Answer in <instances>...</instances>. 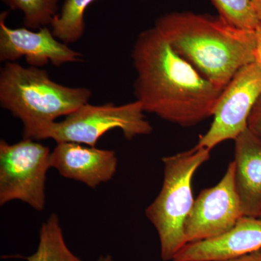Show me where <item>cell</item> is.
I'll return each instance as SVG.
<instances>
[{"mask_svg":"<svg viewBox=\"0 0 261 261\" xmlns=\"http://www.w3.org/2000/svg\"><path fill=\"white\" fill-rule=\"evenodd\" d=\"M132 58L135 94L145 112L183 127L213 116L223 89L180 56L154 25L139 34Z\"/></svg>","mask_w":261,"mask_h":261,"instance_id":"obj_1","label":"cell"},{"mask_svg":"<svg viewBox=\"0 0 261 261\" xmlns=\"http://www.w3.org/2000/svg\"><path fill=\"white\" fill-rule=\"evenodd\" d=\"M154 25L180 56L220 89L240 68L255 61V31L239 29L220 16L176 12L160 17Z\"/></svg>","mask_w":261,"mask_h":261,"instance_id":"obj_2","label":"cell"},{"mask_svg":"<svg viewBox=\"0 0 261 261\" xmlns=\"http://www.w3.org/2000/svg\"><path fill=\"white\" fill-rule=\"evenodd\" d=\"M92 96L86 87H70L51 80L46 70L8 62L0 72V106L18 118L23 128L67 116Z\"/></svg>","mask_w":261,"mask_h":261,"instance_id":"obj_3","label":"cell"},{"mask_svg":"<svg viewBox=\"0 0 261 261\" xmlns=\"http://www.w3.org/2000/svg\"><path fill=\"white\" fill-rule=\"evenodd\" d=\"M211 149L193 148L164 157V178L161 192L146 209L155 228L163 261H172L187 244L185 224L194 204L192 181L196 171L210 159Z\"/></svg>","mask_w":261,"mask_h":261,"instance_id":"obj_4","label":"cell"},{"mask_svg":"<svg viewBox=\"0 0 261 261\" xmlns=\"http://www.w3.org/2000/svg\"><path fill=\"white\" fill-rule=\"evenodd\" d=\"M143 108L138 101L115 106L106 103L92 106L87 103L65 116L62 121L23 128V138L50 140L56 143L72 142L95 147L102 136L111 130L121 129L128 140L137 136L149 135L152 126L146 119Z\"/></svg>","mask_w":261,"mask_h":261,"instance_id":"obj_5","label":"cell"},{"mask_svg":"<svg viewBox=\"0 0 261 261\" xmlns=\"http://www.w3.org/2000/svg\"><path fill=\"white\" fill-rule=\"evenodd\" d=\"M50 154L49 147L31 139L15 144L0 141V205L20 200L44 210Z\"/></svg>","mask_w":261,"mask_h":261,"instance_id":"obj_6","label":"cell"},{"mask_svg":"<svg viewBox=\"0 0 261 261\" xmlns=\"http://www.w3.org/2000/svg\"><path fill=\"white\" fill-rule=\"evenodd\" d=\"M260 96L261 67L255 61L240 68L223 89L214 121L196 146L211 150L224 141L234 140L247 129L249 116Z\"/></svg>","mask_w":261,"mask_h":261,"instance_id":"obj_7","label":"cell"},{"mask_svg":"<svg viewBox=\"0 0 261 261\" xmlns=\"http://www.w3.org/2000/svg\"><path fill=\"white\" fill-rule=\"evenodd\" d=\"M243 216L232 161L219 183L201 191L194 201L185 224L187 244L210 240L227 232Z\"/></svg>","mask_w":261,"mask_h":261,"instance_id":"obj_8","label":"cell"},{"mask_svg":"<svg viewBox=\"0 0 261 261\" xmlns=\"http://www.w3.org/2000/svg\"><path fill=\"white\" fill-rule=\"evenodd\" d=\"M8 12L0 15V61L15 62L20 58L30 66H55L80 62L82 55L55 37L51 29L42 27L37 32L25 28H10L5 23Z\"/></svg>","mask_w":261,"mask_h":261,"instance_id":"obj_9","label":"cell"},{"mask_svg":"<svg viewBox=\"0 0 261 261\" xmlns=\"http://www.w3.org/2000/svg\"><path fill=\"white\" fill-rule=\"evenodd\" d=\"M49 163L63 177L94 189L112 179L118 159L113 150L62 142L51 151Z\"/></svg>","mask_w":261,"mask_h":261,"instance_id":"obj_10","label":"cell"},{"mask_svg":"<svg viewBox=\"0 0 261 261\" xmlns=\"http://www.w3.org/2000/svg\"><path fill=\"white\" fill-rule=\"evenodd\" d=\"M261 249V219L243 216L231 229L210 240L187 243L172 261H223Z\"/></svg>","mask_w":261,"mask_h":261,"instance_id":"obj_11","label":"cell"},{"mask_svg":"<svg viewBox=\"0 0 261 261\" xmlns=\"http://www.w3.org/2000/svg\"><path fill=\"white\" fill-rule=\"evenodd\" d=\"M235 185L245 216L261 219V140L248 129L234 140Z\"/></svg>","mask_w":261,"mask_h":261,"instance_id":"obj_12","label":"cell"},{"mask_svg":"<svg viewBox=\"0 0 261 261\" xmlns=\"http://www.w3.org/2000/svg\"><path fill=\"white\" fill-rule=\"evenodd\" d=\"M24 258L27 261H83L67 245L59 219L55 214L43 223L36 252Z\"/></svg>","mask_w":261,"mask_h":261,"instance_id":"obj_13","label":"cell"},{"mask_svg":"<svg viewBox=\"0 0 261 261\" xmlns=\"http://www.w3.org/2000/svg\"><path fill=\"white\" fill-rule=\"evenodd\" d=\"M95 0H65L50 27L57 39L66 44L80 41L85 32L84 14Z\"/></svg>","mask_w":261,"mask_h":261,"instance_id":"obj_14","label":"cell"},{"mask_svg":"<svg viewBox=\"0 0 261 261\" xmlns=\"http://www.w3.org/2000/svg\"><path fill=\"white\" fill-rule=\"evenodd\" d=\"M10 10L23 14L25 28L39 29L50 25L58 14V0H2Z\"/></svg>","mask_w":261,"mask_h":261,"instance_id":"obj_15","label":"cell"},{"mask_svg":"<svg viewBox=\"0 0 261 261\" xmlns=\"http://www.w3.org/2000/svg\"><path fill=\"white\" fill-rule=\"evenodd\" d=\"M219 16L239 29L255 31L261 20L255 13L251 0H211Z\"/></svg>","mask_w":261,"mask_h":261,"instance_id":"obj_16","label":"cell"},{"mask_svg":"<svg viewBox=\"0 0 261 261\" xmlns=\"http://www.w3.org/2000/svg\"><path fill=\"white\" fill-rule=\"evenodd\" d=\"M247 128L261 140V96L249 116Z\"/></svg>","mask_w":261,"mask_h":261,"instance_id":"obj_17","label":"cell"},{"mask_svg":"<svg viewBox=\"0 0 261 261\" xmlns=\"http://www.w3.org/2000/svg\"><path fill=\"white\" fill-rule=\"evenodd\" d=\"M223 261H261V249L243 256Z\"/></svg>","mask_w":261,"mask_h":261,"instance_id":"obj_18","label":"cell"},{"mask_svg":"<svg viewBox=\"0 0 261 261\" xmlns=\"http://www.w3.org/2000/svg\"><path fill=\"white\" fill-rule=\"evenodd\" d=\"M255 59L261 67V25L255 30Z\"/></svg>","mask_w":261,"mask_h":261,"instance_id":"obj_19","label":"cell"},{"mask_svg":"<svg viewBox=\"0 0 261 261\" xmlns=\"http://www.w3.org/2000/svg\"><path fill=\"white\" fill-rule=\"evenodd\" d=\"M251 3L255 13L261 20V0H251Z\"/></svg>","mask_w":261,"mask_h":261,"instance_id":"obj_20","label":"cell"},{"mask_svg":"<svg viewBox=\"0 0 261 261\" xmlns=\"http://www.w3.org/2000/svg\"><path fill=\"white\" fill-rule=\"evenodd\" d=\"M97 261H113V258L110 255H102L97 259Z\"/></svg>","mask_w":261,"mask_h":261,"instance_id":"obj_21","label":"cell"}]
</instances>
